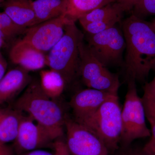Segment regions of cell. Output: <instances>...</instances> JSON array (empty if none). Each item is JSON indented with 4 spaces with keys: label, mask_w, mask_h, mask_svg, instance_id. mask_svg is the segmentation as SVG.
<instances>
[{
    "label": "cell",
    "mask_w": 155,
    "mask_h": 155,
    "mask_svg": "<svg viewBox=\"0 0 155 155\" xmlns=\"http://www.w3.org/2000/svg\"><path fill=\"white\" fill-rule=\"evenodd\" d=\"M122 24L126 80L144 81L151 71H155V25L132 14Z\"/></svg>",
    "instance_id": "cell-1"
},
{
    "label": "cell",
    "mask_w": 155,
    "mask_h": 155,
    "mask_svg": "<svg viewBox=\"0 0 155 155\" xmlns=\"http://www.w3.org/2000/svg\"><path fill=\"white\" fill-rule=\"evenodd\" d=\"M14 108L25 112L36 123L46 129L54 139H61L68 116L54 100L42 89L39 80L31 81L15 104Z\"/></svg>",
    "instance_id": "cell-2"
},
{
    "label": "cell",
    "mask_w": 155,
    "mask_h": 155,
    "mask_svg": "<svg viewBox=\"0 0 155 155\" xmlns=\"http://www.w3.org/2000/svg\"><path fill=\"white\" fill-rule=\"evenodd\" d=\"M84 34L75 22L67 24L63 37L46 56L47 66L61 74L66 86L79 78L81 57L79 46Z\"/></svg>",
    "instance_id": "cell-3"
},
{
    "label": "cell",
    "mask_w": 155,
    "mask_h": 155,
    "mask_svg": "<svg viewBox=\"0 0 155 155\" xmlns=\"http://www.w3.org/2000/svg\"><path fill=\"white\" fill-rule=\"evenodd\" d=\"M122 110L118 93L114 94L103 103L93 116L80 123L94 132L110 153L117 151L120 147Z\"/></svg>",
    "instance_id": "cell-4"
},
{
    "label": "cell",
    "mask_w": 155,
    "mask_h": 155,
    "mask_svg": "<svg viewBox=\"0 0 155 155\" xmlns=\"http://www.w3.org/2000/svg\"><path fill=\"white\" fill-rule=\"evenodd\" d=\"M127 90L122 110V129L120 147L130 146L134 140L151 136L147 126L141 98L138 95L135 81H127Z\"/></svg>",
    "instance_id": "cell-5"
},
{
    "label": "cell",
    "mask_w": 155,
    "mask_h": 155,
    "mask_svg": "<svg viewBox=\"0 0 155 155\" xmlns=\"http://www.w3.org/2000/svg\"><path fill=\"white\" fill-rule=\"evenodd\" d=\"M84 39L93 55L103 66L123 67L126 42L122 29L117 24L96 34L86 32Z\"/></svg>",
    "instance_id": "cell-6"
},
{
    "label": "cell",
    "mask_w": 155,
    "mask_h": 155,
    "mask_svg": "<svg viewBox=\"0 0 155 155\" xmlns=\"http://www.w3.org/2000/svg\"><path fill=\"white\" fill-rule=\"evenodd\" d=\"M79 77L88 88L118 93L121 85L118 74L109 71L94 57L84 39L79 46Z\"/></svg>",
    "instance_id": "cell-7"
},
{
    "label": "cell",
    "mask_w": 155,
    "mask_h": 155,
    "mask_svg": "<svg viewBox=\"0 0 155 155\" xmlns=\"http://www.w3.org/2000/svg\"><path fill=\"white\" fill-rule=\"evenodd\" d=\"M66 145L70 155H109L104 143L90 129L67 116Z\"/></svg>",
    "instance_id": "cell-8"
},
{
    "label": "cell",
    "mask_w": 155,
    "mask_h": 155,
    "mask_svg": "<svg viewBox=\"0 0 155 155\" xmlns=\"http://www.w3.org/2000/svg\"><path fill=\"white\" fill-rule=\"evenodd\" d=\"M69 23L64 14L29 27L21 40L42 52L49 51L63 37Z\"/></svg>",
    "instance_id": "cell-9"
},
{
    "label": "cell",
    "mask_w": 155,
    "mask_h": 155,
    "mask_svg": "<svg viewBox=\"0 0 155 155\" xmlns=\"http://www.w3.org/2000/svg\"><path fill=\"white\" fill-rule=\"evenodd\" d=\"M29 116L23 115L16 139V147L20 153L41 149L52 146L55 141L51 134L41 125L35 124Z\"/></svg>",
    "instance_id": "cell-10"
},
{
    "label": "cell",
    "mask_w": 155,
    "mask_h": 155,
    "mask_svg": "<svg viewBox=\"0 0 155 155\" xmlns=\"http://www.w3.org/2000/svg\"><path fill=\"white\" fill-rule=\"evenodd\" d=\"M116 93L90 88L78 91L72 97L69 104L73 119L79 123L86 121L111 95Z\"/></svg>",
    "instance_id": "cell-11"
},
{
    "label": "cell",
    "mask_w": 155,
    "mask_h": 155,
    "mask_svg": "<svg viewBox=\"0 0 155 155\" xmlns=\"http://www.w3.org/2000/svg\"><path fill=\"white\" fill-rule=\"evenodd\" d=\"M9 57L13 64L28 72L43 69L47 66L44 53L21 39L13 45Z\"/></svg>",
    "instance_id": "cell-12"
},
{
    "label": "cell",
    "mask_w": 155,
    "mask_h": 155,
    "mask_svg": "<svg viewBox=\"0 0 155 155\" xmlns=\"http://www.w3.org/2000/svg\"><path fill=\"white\" fill-rule=\"evenodd\" d=\"M31 80L29 72L21 67L9 70L0 81V105L12 101L26 88Z\"/></svg>",
    "instance_id": "cell-13"
},
{
    "label": "cell",
    "mask_w": 155,
    "mask_h": 155,
    "mask_svg": "<svg viewBox=\"0 0 155 155\" xmlns=\"http://www.w3.org/2000/svg\"><path fill=\"white\" fill-rule=\"evenodd\" d=\"M2 8L17 25L27 28L36 25L31 0H5Z\"/></svg>",
    "instance_id": "cell-14"
},
{
    "label": "cell",
    "mask_w": 155,
    "mask_h": 155,
    "mask_svg": "<svg viewBox=\"0 0 155 155\" xmlns=\"http://www.w3.org/2000/svg\"><path fill=\"white\" fill-rule=\"evenodd\" d=\"M23 112L15 108H0V143L15 140Z\"/></svg>",
    "instance_id": "cell-15"
},
{
    "label": "cell",
    "mask_w": 155,
    "mask_h": 155,
    "mask_svg": "<svg viewBox=\"0 0 155 155\" xmlns=\"http://www.w3.org/2000/svg\"><path fill=\"white\" fill-rule=\"evenodd\" d=\"M32 5L36 25L61 17L66 13L67 0H35Z\"/></svg>",
    "instance_id": "cell-16"
},
{
    "label": "cell",
    "mask_w": 155,
    "mask_h": 155,
    "mask_svg": "<svg viewBox=\"0 0 155 155\" xmlns=\"http://www.w3.org/2000/svg\"><path fill=\"white\" fill-rule=\"evenodd\" d=\"M114 2L115 0H67V10L64 15L69 23H75L91 11Z\"/></svg>",
    "instance_id": "cell-17"
},
{
    "label": "cell",
    "mask_w": 155,
    "mask_h": 155,
    "mask_svg": "<svg viewBox=\"0 0 155 155\" xmlns=\"http://www.w3.org/2000/svg\"><path fill=\"white\" fill-rule=\"evenodd\" d=\"M40 83L45 94L53 100L61 96L66 87L64 78L53 69L43 70L40 73Z\"/></svg>",
    "instance_id": "cell-18"
},
{
    "label": "cell",
    "mask_w": 155,
    "mask_h": 155,
    "mask_svg": "<svg viewBox=\"0 0 155 155\" xmlns=\"http://www.w3.org/2000/svg\"><path fill=\"white\" fill-rule=\"evenodd\" d=\"M124 12L125 10L122 6L114 2L94 9L81 17L78 21L82 25L89 22H101L115 18L122 19Z\"/></svg>",
    "instance_id": "cell-19"
},
{
    "label": "cell",
    "mask_w": 155,
    "mask_h": 155,
    "mask_svg": "<svg viewBox=\"0 0 155 155\" xmlns=\"http://www.w3.org/2000/svg\"><path fill=\"white\" fill-rule=\"evenodd\" d=\"M28 28L17 25L4 12H0V38L5 43L14 41L24 35Z\"/></svg>",
    "instance_id": "cell-20"
},
{
    "label": "cell",
    "mask_w": 155,
    "mask_h": 155,
    "mask_svg": "<svg viewBox=\"0 0 155 155\" xmlns=\"http://www.w3.org/2000/svg\"><path fill=\"white\" fill-rule=\"evenodd\" d=\"M141 100L146 118L150 125L151 137L155 139V97L144 92Z\"/></svg>",
    "instance_id": "cell-21"
},
{
    "label": "cell",
    "mask_w": 155,
    "mask_h": 155,
    "mask_svg": "<svg viewBox=\"0 0 155 155\" xmlns=\"http://www.w3.org/2000/svg\"><path fill=\"white\" fill-rule=\"evenodd\" d=\"M132 10L133 15L142 19L155 15V0H137Z\"/></svg>",
    "instance_id": "cell-22"
},
{
    "label": "cell",
    "mask_w": 155,
    "mask_h": 155,
    "mask_svg": "<svg viewBox=\"0 0 155 155\" xmlns=\"http://www.w3.org/2000/svg\"><path fill=\"white\" fill-rule=\"evenodd\" d=\"M121 19L115 18L101 22H89L81 25L86 33L96 34L112 28L120 22Z\"/></svg>",
    "instance_id": "cell-23"
},
{
    "label": "cell",
    "mask_w": 155,
    "mask_h": 155,
    "mask_svg": "<svg viewBox=\"0 0 155 155\" xmlns=\"http://www.w3.org/2000/svg\"><path fill=\"white\" fill-rule=\"evenodd\" d=\"M53 148L55 155H70L65 142L61 139L54 142Z\"/></svg>",
    "instance_id": "cell-24"
},
{
    "label": "cell",
    "mask_w": 155,
    "mask_h": 155,
    "mask_svg": "<svg viewBox=\"0 0 155 155\" xmlns=\"http://www.w3.org/2000/svg\"><path fill=\"white\" fill-rule=\"evenodd\" d=\"M117 155H148L142 149L134 148L129 146L126 148H119Z\"/></svg>",
    "instance_id": "cell-25"
},
{
    "label": "cell",
    "mask_w": 155,
    "mask_h": 155,
    "mask_svg": "<svg viewBox=\"0 0 155 155\" xmlns=\"http://www.w3.org/2000/svg\"><path fill=\"white\" fill-rule=\"evenodd\" d=\"M142 150L148 155H155V139L151 137Z\"/></svg>",
    "instance_id": "cell-26"
},
{
    "label": "cell",
    "mask_w": 155,
    "mask_h": 155,
    "mask_svg": "<svg viewBox=\"0 0 155 155\" xmlns=\"http://www.w3.org/2000/svg\"><path fill=\"white\" fill-rule=\"evenodd\" d=\"M137 0H115L123 7L125 11L132 10Z\"/></svg>",
    "instance_id": "cell-27"
},
{
    "label": "cell",
    "mask_w": 155,
    "mask_h": 155,
    "mask_svg": "<svg viewBox=\"0 0 155 155\" xmlns=\"http://www.w3.org/2000/svg\"><path fill=\"white\" fill-rule=\"evenodd\" d=\"M143 91L144 92L155 97V76L151 81L145 84Z\"/></svg>",
    "instance_id": "cell-28"
},
{
    "label": "cell",
    "mask_w": 155,
    "mask_h": 155,
    "mask_svg": "<svg viewBox=\"0 0 155 155\" xmlns=\"http://www.w3.org/2000/svg\"><path fill=\"white\" fill-rule=\"evenodd\" d=\"M21 155H55V153H51L48 151L38 149L23 153Z\"/></svg>",
    "instance_id": "cell-29"
},
{
    "label": "cell",
    "mask_w": 155,
    "mask_h": 155,
    "mask_svg": "<svg viewBox=\"0 0 155 155\" xmlns=\"http://www.w3.org/2000/svg\"><path fill=\"white\" fill-rule=\"evenodd\" d=\"M7 63L0 52V81L5 74Z\"/></svg>",
    "instance_id": "cell-30"
},
{
    "label": "cell",
    "mask_w": 155,
    "mask_h": 155,
    "mask_svg": "<svg viewBox=\"0 0 155 155\" xmlns=\"http://www.w3.org/2000/svg\"><path fill=\"white\" fill-rule=\"evenodd\" d=\"M5 44V41H4L2 39L0 38V49L2 47L3 45H4Z\"/></svg>",
    "instance_id": "cell-31"
},
{
    "label": "cell",
    "mask_w": 155,
    "mask_h": 155,
    "mask_svg": "<svg viewBox=\"0 0 155 155\" xmlns=\"http://www.w3.org/2000/svg\"><path fill=\"white\" fill-rule=\"evenodd\" d=\"M5 1V0H0V8L2 7L3 3Z\"/></svg>",
    "instance_id": "cell-32"
},
{
    "label": "cell",
    "mask_w": 155,
    "mask_h": 155,
    "mask_svg": "<svg viewBox=\"0 0 155 155\" xmlns=\"http://www.w3.org/2000/svg\"><path fill=\"white\" fill-rule=\"evenodd\" d=\"M152 22L155 25V19H154L153 21Z\"/></svg>",
    "instance_id": "cell-33"
},
{
    "label": "cell",
    "mask_w": 155,
    "mask_h": 155,
    "mask_svg": "<svg viewBox=\"0 0 155 155\" xmlns=\"http://www.w3.org/2000/svg\"><path fill=\"white\" fill-rule=\"evenodd\" d=\"M3 144H2V143H0V146H2V145Z\"/></svg>",
    "instance_id": "cell-34"
}]
</instances>
